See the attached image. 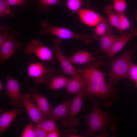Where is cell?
I'll use <instances>...</instances> for the list:
<instances>
[{
  "label": "cell",
  "mask_w": 137,
  "mask_h": 137,
  "mask_svg": "<svg viewBox=\"0 0 137 137\" xmlns=\"http://www.w3.org/2000/svg\"><path fill=\"white\" fill-rule=\"evenodd\" d=\"M87 125V130L84 136H90L94 133L101 131L97 136H106V129L111 131L115 130L117 124L109 112L103 111L100 108L98 98L92 101V108L89 115L84 116Z\"/></svg>",
  "instance_id": "6da1fadb"
},
{
  "label": "cell",
  "mask_w": 137,
  "mask_h": 137,
  "mask_svg": "<svg viewBox=\"0 0 137 137\" xmlns=\"http://www.w3.org/2000/svg\"><path fill=\"white\" fill-rule=\"evenodd\" d=\"M80 92L84 97L101 98L102 106L106 108L112 106L119 97V91L106 81L87 84Z\"/></svg>",
  "instance_id": "7a4b0ae2"
},
{
  "label": "cell",
  "mask_w": 137,
  "mask_h": 137,
  "mask_svg": "<svg viewBox=\"0 0 137 137\" xmlns=\"http://www.w3.org/2000/svg\"><path fill=\"white\" fill-rule=\"evenodd\" d=\"M136 49L137 45L129 51L124 50L121 56L111 61L108 78V83L110 85L114 86L117 81L123 79H129L128 72L131 60L133 54Z\"/></svg>",
  "instance_id": "3957f363"
},
{
  "label": "cell",
  "mask_w": 137,
  "mask_h": 137,
  "mask_svg": "<svg viewBox=\"0 0 137 137\" xmlns=\"http://www.w3.org/2000/svg\"><path fill=\"white\" fill-rule=\"evenodd\" d=\"M40 26L41 30L39 31V34L41 36L47 34L60 39H77L82 41L86 45L91 42V37L88 35L77 33L63 27L50 25L48 21L46 20H43L41 22Z\"/></svg>",
  "instance_id": "277c9868"
},
{
  "label": "cell",
  "mask_w": 137,
  "mask_h": 137,
  "mask_svg": "<svg viewBox=\"0 0 137 137\" xmlns=\"http://www.w3.org/2000/svg\"><path fill=\"white\" fill-rule=\"evenodd\" d=\"M25 54L28 56L34 54L42 61H51L54 59L53 52L38 39H34L28 43L25 49Z\"/></svg>",
  "instance_id": "5b68a950"
},
{
  "label": "cell",
  "mask_w": 137,
  "mask_h": 137,
  "mask_svg": "<svg viewBox=\"0 0 137 137\" xmlns=\"http://www.w3.org/2000/svg\"><path fill=\"white\" fill-rule=\"evenodd\" d=\"M68 59L72 64L97 67L101 66L107 59L102 57L96 58L90 52L82 50L77 52Z\"/></svg>",
  "instance_id": "8992f818"
},
{
  "label": "cell",
  "mask_w": 137,
  "mask_h": 137,
  "mask_svg": "<svg viewBox=\"0 0 137 137\" xmlns=\"http://www.w3.org/2000/svg\"><path fill=\"white\" fill-rule=\"evenodd\" d=\"M5 95L11 98L10 105L14 107L24 106V96L21 94L18 81L7 75L6 83Z\"/></svg>",
  "instance_id": "52a82bcc"
},
{
  "label": "cell",
  "mask_w": 137,
  "mask_h": 137,
  "mask_svg": "<svg viewBox=\"0 0 137 137\" xmlns=\"http://www.w3.org/2000/svg\"><path fill=\"white\" fill-rule=\"evenodd\" d=\"M45 61L30 63L27 67V74L28 76L34 79L35 84L45 83L49 75L53 71L50 67H46Z\"/></svg>",
  "instance_id": "ba28073f"
},
{
  "label": "cell",
  "mask_w": 137,
  "mask_h": 137,
  "mask_svg": "<svg viewBox=\"0 0 137 137\" xmlns=\"http://www.w3.org/2000/svg\"><path fill=\"white\" fill-rule=\"evenodd\" d=\"M61 42L60 39L58 38L55 39L50 48L55 54L63 72L67 75H74L76 74L77 69L63 53L61 46Z\"/></svg>",
  "instance_id": "9c48e42d"
},
{
  "label": "cell",
  "mask_w": 137,
  "mask_h": 137,
  "mask_svg": "<svg viewBox=\"0 0 137 137\" xmlns=\"http://www.w3.org/2000/svg\"><path fill=\"white\" fill-rule=\"evenodd\" d=\"M84 96L81 92L77 94L72 103L69 114L66 118L62 121L63 125L66 128H72L79 123L75 116L81 110Z\"/></svg>",
  "instance_id": "30bf717a"
},
{
  "label": "cell",
  "mask_w": 137,
  "mask_h": 137,
  "mask_svg": "<svg viewBox=\"0 0 137 137\" xmlns=\"http://www.w3.org/2000/svg\"><path fill=\"white\" fill-rule=\"evenodd\" d=\"M18 35L17 32L12 30L8 40L0 47V62L3 63L11 57L17 48H21L20 42L16 41L15 37Z\"/></svg>",
  "instance_id": "8fae6325"
},
{
  "label": "cell",
  "mask_w": 137,
  "mask_h": 137,
  "mask_svg": "<svg viewBox=\"0 0 137 137\" xmlns=\"http://www.w3.org/2000/svg\"><path fill=\"white\" fill-rule=\"evenodd\" d=\"M34 100L28 93L24 95V104L25 110L31 121L36 124L47 119L34 103Z\"/></svg>",
  "instance_id": "7c38bea8"
},
{
  "label": "cell",
  "mask_w": 137,
  "mask_h": 137,
  "mask_svg": "<svg viewBox=\"0 0 137 137\" xmlns=\"http://www.w3.org/2000/svg\"><path fill=\"white\" fill-rule=\"evenodd\" d=\"M77 13L81 22L89 26L95 27L103 18L95 11L86 8L80 9Z\"/></svg>",
  "instance_id": "4fadbf2b"
},
{
  "label": "cell",
  "mask_w": 137,
  "mask_h": 137,
  "mask_svg": "<svg viewBox=\"0 0 137 137\" xmlns=\"http://www.w3.org/2000/svg\"><path fill=\"white\" fill-rule=\"evenodd\" d=\"M35 101L36 105L41 111L44 116L49 119L52 106L49 103L46 97L38 93L34 87L28 92Z\"/></svg>",
  "instance_id": "5bb4252c"
},
{
  "label": "cell",
  "mask_w": 137,
  "mask_h": 137,
  "mask_svg": "<svg viewBox=\"0 0 137 137\" xmlns=\"http://www.w3.org/2000/svg\"><path fill=\"white\" fill-rule=\"evenodd\" d=\"M78 70L83 76L87 84L106 81V74L94 66L85 67Z\"/></svg>",
  "instance_id": "9a60e30c"
},
{
  "label": "cell",
  "mask_w": 137,
  "mask_h": 137,
  "mask_svg": "<svg viewBox=\"0 0 137 137\" xmlns=\"http://www.w3.org/2000/svg\"><path fill=\"white\" fill-rule=\"evenodd\" d=\"M69 78L58 71H53L48 76L45 83L51 90L59 89L66 87Z\"/></svg>",
  "instance_id": "2e32d148"
},
{
  "label": "cell",
  "mask_w": 137,
  "mask_h": 137,
  "mask_svg": "<svg viewBox=\"0 0 137 137\" xmlns=\"http://www.w3.org/2000/svg\"><path fill=\"white\" fill-rule=\"evenodd\" d=\"M87 84L83 76L77 69L76 74L69 79L65 87L68 93L76 94Z\"/></svg>",
  "instance_id": "e0dca14e"
},
{
  "label": "cell",
  "mask_w": 137,
  "mask_h": 137,
  "mask_svg": "<svg viewBox=\"0 0 137 137\" xmlns=\"http://www.w3.org/2000/svg\"><path fill=\"white\" fill-rule=\"evenodd\" d=\"M135 36H137V28H132L128 32L119 36L108 53L107 59L118 52L131 39Z\"/></svg>",
  "instance_id": "ac0fdd59"
},
{
  "label": "cell",
  "mask_w": 137,
  "mask_h": 137,
  "mask_svg": "<svg viewBox=\"0 0 137 137\" xmlns=\"http://www.w3.org/2000/svg\"><path fill=\"white\" fill-rule=\"evenodd\" d=\"M72 100L69 97L67 100L54 108L51 111L50 118L55 121L65 119L68 115L70 111Z\"/></svg>",
  "instance_id": "d6986e66"
},
{
  "label": "cell",
  "mask_w": 137,
  "mask_h": 137,
  "mask_svg": "<svg viewBox=\"0 0 137 137\" xmlns=\"http://www.w3.org/2000/svg\"><path fill=\"white\" fill-rule=\"evenodd\" d=\"M21 109H14L3 112L0 116V134H2L10 126Z\"/></svg>",
  "instance_id": "ffe728a7"
},
{
  "label": "cell",
  "mask_w": 137,
  "mask_h": 137,
  "mask_svg": "<svg viewBox=\"0 0 137 137\" xmlns=\"http://www.w3.org/2000/svg\"><path fill=\"white\" fill-rule=\"evenodd\" d=\"M95 34L93 37L96 40L102 36L111 35L112 29L110 23L107 18L103 17L102 21L96 26Z\"/></svg>",
  "instance_id": "44dd1931"
},
{
  "label": "cell",
  "mask_w": 137,
  "mask_h": 137,
  "mask_svg": "<svg viewBox=\"0 0 137 137\" xmlns=\"http://www.w3.org/2000/svg\"><path fill=\"white\" fill-rule=\"evenodd\" d=\"M119 36L108 35L100 37V47L97 53L103 52L108 54L115 41Z\"/></svg>",
  "instance_id": "7402d4cb"
},
{
  "label": "cell",
  "mask_w": 137,
  "mask_h": 137,
  "mask_svg": "<svg viewBox=\"0 0 137 137\" xmlns=\"http://www.w3.org/2000/svg\"><path fill=\"white\" fill-rule=\"evenodd\" d=\"M90 4L88 0H67L66 2L67 8L73 14L82 8L88 7Z\"/></svg>",
  "instance_id": "603a6c76"
},
{
  "label": "cell",
  "mask_w": 137,
  "mask_h": 137,
  "mask_svg": "<svg viewBox=\"0 0 137 137\" xmlns=\"http://www.w3.org/2000/svg\"><path fill=\"white\" fill-rule=\"evenodd\" d=\"M61 3L60 0H37L35 4L39 10L47 13L50 10L51 6Z\"/></svg>",
  "instance_id": "cb8c5ba5"
},
{
  "label": "cell",
  "mask_w": 137,
  "mask_h": 137,
  "mask_svg": "<svg viewBox=\"0 0 137 137\" xmlns=\"http://www.w3.org/2000/svg\"><path fill=\"white\" fill-rule=\"evenodd\" d=\"M105 11L108 15V20L110 23L119 30L121 27L120 21L116 13L113 11L112 6L110 5L107 6L105 7Z\"/></svg>",
  "instance_id": "d4e9b609"
},
{
  "label": "cell",
  "mask_w": 137,
  "mask_h": 137,
  "mask_svg": "<svg viewBox=\"0 0 137 137\" xmlns=\"http://www.w3.org/2000/svg\"><path fill=\"white\" fill-rule=\"evenodd\" d=\"M55 122L50 118L45 119L36 125L48 133L54 130H59Z\"/></svg>",
  "instance_id": "484cf974"
},
{
  "label": "cell",
  "mask_w": 137,
  "mask_h": 137,
  "mask_svg": "<svg viewBox=\"0 0 137 137\" xmlns=\"http://www.w3.org/2000/svg\"><path fill=\"white\" fill-rule=\"evenodd\" d=\"M14 15V13L11 10L6 0H0V17L7 16L13 17Z\"/></svg>",
  "instance_id": "4316f807"
},
{
  "label": "cell",
  "mask_w": 137,
  "mask_h": 137,
  "mask_svg": "<svg viewBox=\"0 0 137 137\" xmlns=\"http://www.w3.org/2000/svg\"><path fill=\"white\" fill-rule=\"evenodd\" d=\"M119 19L121 23V27L119 30L120 32L130 28L131 24L128 18L124 13H118L116 12Z\"/></svg>",
  "instance_id": "83f0119b"
},
{
  "label": "cell",
  "mask_w": 137,
  "mask_h": 137,
  "mask_svg": "<svg viewBox=\"0 0 137 137\" xmlns=\"http://www.w3.org/2000/svg\"><path fill=\"white\" fill-rule=\"evenodd\" d=\"M113 8L118 13H124L127 5L125 0H112Z\"/></svg>",
  "instance_id": "f1b7e54d"
},
{
  "label": "cell",
  "mask_w": 137,
  "mask_h": 137,
  "mask_svg": "<svg viewBox=\"0 0 137 137\" xmlns=\"http://www.w3.org/2000/svg\"><path fill=\"white\" fill-rule=\"evenodd\" d=\"M12 30L5 26H2L0 30V47L8 39L11 32Z\"/></svg>",
  "instance_id": "f546056e"
},
{
  "label": "cell",
  "mask_w": 137,
  "mask_h": 137,
  "mask_svg": "<svg viewBox=\"0 0 137 137\" xmlns=\"http://www.w3.org/2000/svg\"><path fill=\"white\" fill-rule=\"evenodd\" d=\"M128 76L129 79H131L134 82L137 89V65L131 63L129 69Z\"/></svg>",
  "instance_id": "4dcf8cb0"
},
{
  "label": "cell",
  "mask_w": 137,
  "mask_h": 137,
  "mask_svg": "<svg viewBox=\"0 0 137 137\" xmlns=\"http://www.w3.org/2000/svg\"><path fill=\"white\" fill-rule=\"evenodd\" d=\"M22 137H35V129L32 123H30L27 125L22 132Z\"/></svg>",
  "instance_id": "1f68e13d"
},
{
  "label": "cell",
  "mask_w": 137,
  "mask_h": 137,
  "mask_svg": "<svg viewBox=\"0 0 137 137\" xmlns=\"http://www.w3.org/2000/svg\"><path fill=\"white\" fill-rule=\"evenodd\" d=\"M7 3L11 6L21 5L25 6L28 0H5Z\"/></svg>",
  "instance_id": "d6a6232c"
},
{
  "label": "cell",
  "mask_w": 137,
  "mask_h": 137,
  "mask_svg": "<svg viewBox=\"0 0 137 137\" xmlns=\"http://www.w3.org/2000/svg\"><path fill=\"white\" fill-rule=\"evenodd\" d=\"M48 133L45 131L37 125L35 128V137H46Z\"/></svg>",
  "instance_id": "836d02e7"
},
{
  "label": "cell",
  "mask_w": 137,
  "mask_h": 137,
  "mask_svg": "<svg viewBox=\"0 0 137 137\" xmlns=\"http://www.w3.org/2000/svg\"><path fill=\"white\" fill-rule=\"evenodd\" d=\"M77 132L75 130L74 128H71L61 134L62 135V136H65L71 137L73 135L77 134Z\"/></svg>",
  "instance_id": "e575fe53"
},
{
  "label": "cell",
  "mask_w": 137,
  "mask_h": 137,
  "mask_svg": "<svg viewBox=\"0 0 137 137\" xmlns=\"http://www.w3.org/2000/svg\"><path fill=\"white\" fill-rule=\"evenodd\" d=\"M61 134L59 130H55L48 133L46 137H58Z\"/></svg>",
  "instance_id": "d590c367"
},
{
  "label": "cell",
  "mask_w": 137,
  "mask_h": 137,
  "mask_svg": "<svg viewBox=\"0 0 137 137\" xmlns=\"http://www.w3.org/2000/svg\"><path fill=\"white\" fill-rule=\"evenodd\" d=\"M3 89V87L1 81L0 82V90L1 91Z\"/></svg>",
  "instance_id": "8d00e7d4"
},
{
  "label": "cell",
  "mask_w": 137,
  "mask_h": 137,
  "mask_svg": "<svg viewBox=\"0 0 137 137\" xmlns=\"http://www.w3.org/2000/svg\"><path fill=\"white\" fill-rule=\"evenodd\" d=\"M136 19L137 21V10L136 11Z\"/></svg>",
  "instance_id": "74e56055"
}]
</instances>
